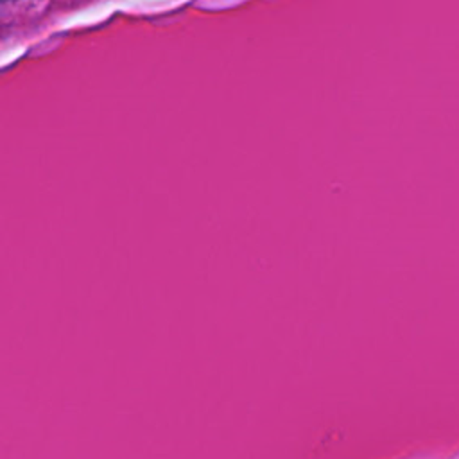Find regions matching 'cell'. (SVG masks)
Here are the masks:
<instances>
[{"instance_id": "1", "label": "cell", "mask_w": 459, "mask_h": 459, "mask_svg": "<svg viewBox=\"0 0 459 459\" xmlns=\"http://www.w3.org/2000/svg\"><path fill=\"white\" fill-rule=\"evenodd\" d=\"M2 2H13V0H2Z\"/></svg>"}]
</instances>
